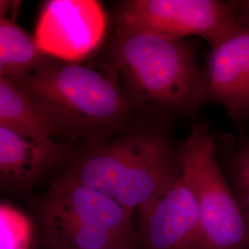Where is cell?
I'll return each mask as SVG.
<instances>
[{
    "label": "cell",
    "instance_id": "obj_1",
    "mask_svg": "<svg viewBox=\"0 0 249 249\" xmlns=\"http://www.w3.org/2000/svg\"><path fill=\"white\" fill-rule=\"evenodd\" d=\"M56 176L94 188L135 213L175 187L183 176L179 151L151 126H130L80 145Z\"/></svg>",
    "mask_w": 249,
    "mask_h": 249
},
{
    "label": "cell",
    "instance_id": "obj_2",
    "mask_svg": "<svg viewBox=\"0 0 249 249\" xmlns=\"http://www.w3.org/2000/svg\"><path fill=\"white\" fill-rule=\"evenodd\" d=\"M12 80L43 109L62 138L83 144L120 131L137 109L108 63L84 65L54 59L38 71Z\"/></svg>",
    "mask_w": 249,
    "mask_h": 249
},
{
    "label": "cell",
    "instance_id": "obj_3",
    "mask_svg": "<svg viewBox=\"0 0 249 249\" xmlns=\"http://www.w3.org/2000/svg\"><path fill=\"white\" fill-rule=\"evenodd\" d=\"M108 64L137 107L153 103L191 115L208 100L195 50L184 39L150 32L115 34Z\"/></svg>",
    "mask_w": 249,
    "mask_h": 249
},
{
    "label": "cell",
    "instance_id": "obj_4",
    "mask_svg": "<svg viewBox=\"0 0 249 249\" xmlns=\"http://www.w3.org/2000/svg\"><path fill=\"white\" fill-rule=\"evenodd\" d=\"M133 213L94 188L55 176L34 205L36 247L139 249Z\"/></svg>",
    "mask_w": 249,
    "mask_h": 249
},
{
    "label": "cell",
    "instance_id": "obj_5",
    "mask_svg": "<svg viewBox=\"0 0 249 249\" xmlns=\"http://www.w3.org/2000/svg\"><path fill=\"white\" fill-rule=\"evenodd\" d=\"M178 151L183 176L196 196L202 249H249L244 214L217 163L207 124H196Z\"/></svg>",
    "mask_w": 249,
    "mask_h": 249
},
{
    "label": "cell",
    "instance_id": "obj_6",
    "mask_svg": "<svg viewBox=\"0 0 249 249\" xmlns=\"http://www.w3.org/2000/svg\"><path fill=\"white\" fill-rule=\"evenodd\" d=\"M112 22L116 35L197 36L211 45L240 27L227 5L217 0H125L116 4Z\"/></svg>",
    "mask_w": 249,
    "mask_h": 249
},
{
    "label": "cell",
    "instance_id": "obj_7",
    "mask_svg": "<svg viewBox=\"0 0 249 249\" xmlns=\"http://www.w3.org/2000/svg\"><path fill=\"white\" fill-rule=\"evenodd\" d=\"M108 15L91 0H51L36 25L37 45L53 58L80 62L94 53L107 36Z\"/></svg>",
    "mask_w": 249,
    "mask_h": 249
},
{
    "label": "cell",
    "instance_id": "obj_8",
    "mask_svg": "<svg viewBox=\"0 0 249 249\" xmlns=\"http://www.w3.org/2000/svg\"><path fill=\"white\" fill-rule=\"evenodd\" d=\"M139 249H202L196 196L187 179L136 211Z\"/></svg>",
    "mask_w": 249,
    "mask_h": 249
},
{
    "label": "cell",
    "instance_id": "obj_9",
    "mask_svg": "<svg viewBox=\"0 0 249 249\" xmlns=\"http://www.w3.org/2000/svg\"><path fill=\"white\" fill-rule=\"evenodd\" d=\"M211 48L204 73L207 98L242 120L249 115V28H237Z\"/></svg>",
    "mask_w": 249,
    "mask_h": 249
},
{
    "label": "cell",
    "instance_id": "obj_10",
    "mask_svg": "<svg viewBox=\"0 0 249 249\" xmlns=\"http://www.w3.org/2000/svg\"><path fill=\"white\" fill-rule=\"evenodd\" d=\"M73 151L68 142L34 140L0 126V186L12 194H26Z\"/></svg>",
    "mask_w": 249,
    "mask_h": 249
},
{
    "label": "cell",
    "instance_id": "obj_11",
    "mask_svg": "<svg viewBox=\"0 0 249 249\" xmlns=\"http://www.w3.org/2000/svg\"><path fill=\"white\" fill-rule=\"evenodd\" d=\"M0 126L34 140L61 137L43 109L17 82L0 75Z\"/></svg>",
    "mask_w": 249,
    "mask_h": 249
},
{
    "label": "cell",
    "instance_id": "obj_12",
    "mask_svg": "<svg viewBox=\"0 0 249 249\" xmlns=\"http://www.w3.org/2000/svg\"><path fill=\"white\" fill-rule=\"evenodd\" d=\"M54 59L40 49L36 37L14 20L0 18V74L11 79L44 69Z\"/></svg>",
    "mask_w": 249,
    "mask_h": 249
},
{
    "label": "cell",
    "instance_id": "obj_13",
    "mask_svg": "<svg viewBox=\"0 0 249 249\" xmlns=\"http://www.w3.org/2000/svg\"><path fill=\"white\" fill-rule=\"evenodd\" d=\"M233 179L234 194L245 217L249 239V142L245 144L235 156Z\"/></svg>",
    "mask_w": 249,
    "mask_h": 249
},
{
    "label": "cell",
    "instance_id": "obj_14",
    "mask_svg": "<svg viewBox=\"0 0 249 249\" xmlns=\"http://www.w3.org/2000/svg\"><path fill=\"white\" fill-rule=\"evenodd\" d=\"M1 18L14 20L18 12L20 1H1Z\"/></svg>",
    "mask_w": 249,
    "mask_h": 249
},
{
    "label": "cell",
    "instance_id": "obj_15",
    "mask_svg": "<svg viewBox=\"0 0 249 249\" xmlns=\"http://www.w3.org/2000/svg\"><path fill=\"white\" fill-rule=\"evenodd\" d=\"M35 249H48V248H36Z\"/></svg>",
    "mask_w": 249,
    "mask_h": 249
}]
</instances>
